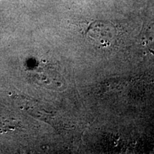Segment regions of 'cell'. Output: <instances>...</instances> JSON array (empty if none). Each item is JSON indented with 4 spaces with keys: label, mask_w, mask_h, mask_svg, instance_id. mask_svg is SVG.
Returning <instances> with one entry per match:
<instances>
[{
    "label": "cell",
    "mask_w": 154,
    "mask_h": 154,
    "mask_svg": "<svg viewBox=\"0 0 154 154\" xmlns=\"http://www.w3.org/2000/svg\"><path fill=\"white\" fill-rule=\"evenodd\" d=\"M139 37L144 49L154 55V7L152 6L146 11Z\"/></svg>",
    "instance_id": "6da1fadb"
},
{
    "label": "cell",
    "mask_w": 154,
    "mask_h": 154,
    "mask_svg": "<svg viewBox=\"0 0 154 154\" xmlns=\"http://www.w3.org/2000/svg\"><path fill=\"white\" fill-rule=\"evenodd\" d=\"M0 1H1V0H0Z\"/></svg>",
    "instance_id": "7a4b0ae2"
}]
</instances>
